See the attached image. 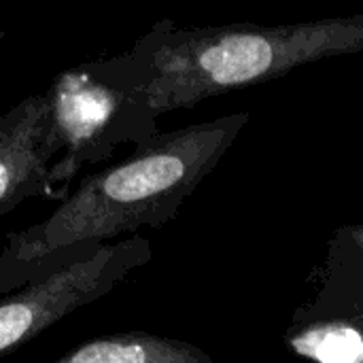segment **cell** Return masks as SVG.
<instances>
[{
  "label": "cell",
  "mask_w": 363,
  "mask_h": 363,
  "mask_svg": "<svg viewBox=\"0 0 363 363\" xmlns=\"http://www.w3.org/2000/svg\"><path fill=\"white\" fill-rule=\"evenodd\" d=\"M249 119V113H234L160 132L119 164L85 174L45 221L6 234L0 296L85 262L125 234L172 221Z\"/></svg>",
  "instance_id": "6da1fadb"
},
{
  "label": "cell",
  "mask_w": 363,
  "mask_h": 363,
  "mask_svg": "<svg viewBox=\"0 0 363 363\" xmlns=\"http://www.w3.org/2000/svg\"><path fill=\"white\" fill-rule=\"evenodd\" d=\"M336 259H340L338 264L347 262L345 266H349V268L357 266L355 270L363 272V223L362 225H349L334 236L330 262H336Z\"/></svg>",
  "instance_id": "ba28073f"
},
{
  "label": "cell",
  "mask_w": 363,
  "mask_h": 363,
  "mask_svg": "<svg viewBox=\"0 0 363 363\" xmlns=\"http://www.w3.org/2000/svg\"><path fill=\"white\" fill-rule=\"evenodd\" d=\"M60 155L49 89L0 115V215L49 196V170Z\"/></svg>",
  "instance_id": "8992f818"
},
{
  "label": "cell",
  "mask_w": 363,
  "mask_h": 363,
  "mask_svg": "<svg viewBox=\"0 0 363 363\" xmlns=\"http://www.w3.org/2000/svg\"><path fill=\"white\" fill-rule=\"evenodd\" d=\"M51 363H213L200 347L147 332L91 338Z\"/></svg>",
  "instance_id": "52a82bcc"
},
{
  "label": "cell",
  "mask_w": 363,
  "mask_h": 363,
  "mask_svg": "<svg viewBox=\"0 0 363 363\" xmlns=\"http://www.w3.org/2000/svg\"><path fill=\"white\" fill-rule=\"evenodd\" d=\"M153 257L151 240L130 236L0 300V357L28 345L66 315L111 294Z\"/></svg>",
  "instance_id": "277c9868"
},
{
  "label": "cell",
  "mask_w": 363,
  "mask_h": 363,
  "mask_svg": "<svg viewBox=\"0 0 363 363\" xmlns=\"http://www.w3.org/2000/svg\"><path fill=\"white\" fill-rule=\"evenodd\" d=\"M363 51V13L285 26L181 28L157 21L130 49L155 119L208 98L262 85L306 64Z\"/></svg>",
  "instance_id": "7a4b0ae2"
},
{
  "label": "cell",
  "mask_w": 363,
  "mask_h": 363,
  "mask_svg": "<svg viewBox=\"0 0 363 363\" xmlns=\"http://www.w3.org/2000/svg\"><path fill=\"white\" fill-rule=\"evenodd\" d=\"M49 94L60 143L49 170L51 191L85 166L115 155L117 147L132 143L136 149L160 134L130 51L62 72Z\"/></svg>",
  "instance_id": "3957f363"
},
{
  "label": "cell",
  "mask_w": 363,
  "mask_h": 363,
  "mask_svg": "<svg viewBox=\"0 0 363 363\" xmlns=\"http://www.w3.org/2000/svg\"><path fill=\"white\" fill-rule=\"evenodd\" d=\"M328 285L285 336L294 355L313 363H363V274L330 264Z\"/></svg>",
  "instance_id": "5b68a950"
}]
</instances>
